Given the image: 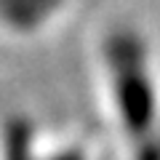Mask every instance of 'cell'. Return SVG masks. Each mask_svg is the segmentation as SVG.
<instances>
[{
  "label": "cell",
  "mask_w": 160,
  "mask_h": 160,
  "mask_svg": "<svg viewBox=\"0 0 160 160\" xmlns=\"http://www.w3.org/2000/svg\"><path fill=\"white\" fill-rule=\"evenodd\" d=\"M123 53V62L118 67L120 83H118V93H120V107H123V115H126V123L133 128V131H142L149 120V112H152V99H149L147 91V80H144L142 69H139L136 62V51H120Z\"/></svg>",
  "instance_id": "obj_1"
}]
</instances>
